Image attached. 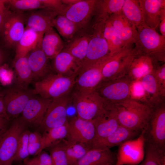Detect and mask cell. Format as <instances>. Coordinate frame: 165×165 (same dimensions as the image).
Masks as SVG:
<instances>
[{"label": "cell", "instance_id": "6da1fadb", "mask_svg": "<svg viewBox=\"0 0 165 165\" xmlns=\"http://www.w3.org/2000/svg\"><path fill=\"white\" fill-rule=\"evenodd\" d=\"M106 110L113 112L120 125L141 133L150 118L153 109L130 98Z\"/></svg>", "mask_w": 165, "mask_h": 165}, {"label": "cell", "instance_id": "7a4b0ae2", "mask_svg": "<svg viewBox=\"0 0 165 165\" xmlns=\"http://www.w3.org/2000/svg\"><path fill=\"white\" fill-rule=\"evenodd\" d=\"M106 20L94 18L92 21L90 28L86 31L89 37L87 52L80 69L89 67L111 56L108 44L104 35Z\"/></svg>", "mask_w": 165, "mask_h": 165}, {"label": "cell", "instance_id": "3957f363", "mask_svg": "<svg viewBox=\"0 0 165 165\" xmlns=\"http://www.w3.org/2000/svg\"><path fill=\"white\" fill-rule=\"evenodd\" d=\"M134 47L139 54L149 56L158 62H165V36L145 24L137 28Z\"/></svg>", "mask_w": 165, "mask_h": 165}, {"label": "cell", "instance_id": "277c9868", "mask_svg": "<svg viewBox=\"0 0 165 165\" xmlns=\"http://www.w3.org/2000/svg\"><path fill=\"white\" fill-rule=\"evenodd\" d=\"M77 76H66L52 72L35 82L34 92L46 99L59 97L71 92Z\"/></svg>", "mask_w": 165, "mask_h": 165}, {"label": "cell", "instance_id": "5b68a950", "mask_svg": "<svg viewBox=\"0 0 165 165\" xmlns=\"http://www.w3.org/2000/svg\"><path fill=\"white\" fill-rule=\"evenodd\" d=\"M145 145L165 152V102L153 108L150 118L141 132Z\"/></svg>", "mask_w": 165, "mask_h": 165}, {"label": "cell", "instance_id": "8992f818", "mask_svg": "<svg viewBox=\"0 0 165 165\" xmlns=\"http://www.w3.org/2000/svg\"><path fill=\"white\" fill-rule=\"evenodd\" d=\"M77 116L93 120L106 110L102 98L95 91L84 92L76 90L71 95Z\"/></svg>", "mask_w": 165, "mask_h": 165}, {"label": "cell", "instance_id": "52a82bcc", "mask_svg": "<svg viewBox=\"0 0 165 165\" xmlns=\"http://www.w3.org/2000/svg\"><path fill=\"white\" fill-rule=\"evenodd\" d=\"M133 81L127 75L115 80L102 82L95 91L103 99L106 109L131 98Z\"/></svg>", "mask_w": 165, "mask_h": 165}, {"label": "cell", "instance_id": "ba28073f", "mask_svg": "<svg viewBox=\"0 0 165 165\" xmlns=\"http://www.w3.org/2000/svg\"><path fill=\"white\" fill-rule=\"evenodd\" d=\"M137 54V50L133 45L124 47L111 57L102 67V82L115 80L127 75Z\"/></svg>", "mask_w": 165, "mask_h": 165}, {"label": "cell", "instance_id": "9c48e42d", "mask_svg": "<svg viewBox=\"0 0 165 165\" xmlns=\"http://www.w3.org/2000/svg\"><path fill=\"white\" fill-rule=\"evenodd\" d=\"M28 126L21 117L16 118L0 135V162L2 165H12L20 136Z\"/></svg>", "mask_w": 165, "mask_h": 165}, {"label": "cell", "instance_id": "30bf717a", "mask_svg": "<svg viewBox=\"0 0 165 165\" xmlns=\"http://www.w3.org/2000/svg\"><path fill=\"white\" fill-rule=\"evenodd\" d=\"M97 2V0H80L72 5L63 4L57 13L74 23L79 31L85 30L94 16Z\"/></svg>", "mask_w": 165, "mask_h": 165}, {"label": "cell", "instance_id": "8fae6325", "mask_svg": "<svg viewBox=\"0 0 165 165\" xmlns=\"http://www.w3.org/2000/svg\"><path fill=\"white\" fill-rule=\"evenodd\" d=\"M71 93L52 99L39 126L40 130L44 132L67 123V111L71 99Z\"/></svg>", "mask_w": 165, "mask_h": 165}, {"label": "cell", "instance_id": "7c38bea8", "mask_svg": "<svg viewBox=\"0 0 165 165\" xmlns=\"http://www.w3.org/2000/svg\"><path fill=\"white\" fill-rule=\"evenodd\" d=\"M33 90L24 89L15 85L9 88L3 97L7 114L16 118L21 113L29 100L35 96Z\"/></svg>", "mask_w": 165, "mask_h": 165}, {"label": "cell", "instance_id": "4fadbf2b", "mask_svg": "<svg viewBox=\"0 0 165 165\" xmlns=\"http://www.w3.org/2000/svg\"><path fill=\"white\" fill-rule=\"evenodd\" d=\"M25 25L23 12L9 10L0 34L6 46L16 47L24 31Z\"/></svg>", "mask_w": 165, "mask_h": 165}, {"label": "cell", "instance_id": "5bb4252c", "mask_svg": "<svg viewBox=\"0 0 165 165\" xmlns=\"http://www.w3.org/2000/svg\"><path fill=\"white\" fill-rule=\"evenodd\" d=\"M111 57L80 69L75 79L74 86L75 90L84 92L95 91L102 82V67Z\"/></svg>", "mask_w": 165, "mask_h": 165}, {"label": "cell", "instance_id": "9a60e30c", "mask_svg": "<svg viewBox=\"0 0 165 165\" xmlns=\"http://www.w3.org/2000/svg\"><path fill=\"white\" fill-rule=\"evenodd\" d=\"M68 123L67 140L88 144L91 146L96 136L95 127L93 121L84 119L77 116L68 119Z\"/></svg>", "mask_w": 165, "mask_h": 165}, {"label": "cell", "instance_id": "2e32d148", "mask_svg": "<svg viewBox=\"0 0 165 165\" xmlns=\"http://www.w3.org/2000/svg\"><path fill=\"white\" fill-rule=\"evenodd\" d=\"M52 99L36 95L30 99L22 113V119L28 126H39Z\"/></svg>", "mask_w": 165, "mask_h": 165}, {"label": "cell", "instance_id": "e0dca14e", "mask_svg": "<svg viewBox=\"0 0 165 165\" xmlns=\"http://www.w3.org/2000/svg\"><path fill=\"white\" fill-rule=\"evenodd\" d=\"M57 15L56 10L48 9L32 12L25 15V28L31 29L43 37L47 30L53 28V21Z\"/></svg>", "mask_w": 165, "mask_h": 165}, {"label": "cell", "instance_id": "ac0fdd59", "mask_svg": "<svg viewBox=\"0 0 165 165\" xmlns=\"http://www.w3.org/2000/svg\"><path fill=\"white\" fill-rule=\"evenodd\" d=\"M32 74V82H35L53 71L49 59L38 45L27 55Z\"/></svg>", "mask_w": 165, "mask_h": 165}, {"label": "cell", "instance_id": "d6986e66", "mask_svg": "<svg viewBox=\"0 0 165 165\" xmlns=\"http://www.w3.org/2000/svg\"><path fill=\"white\" fill-rule=\"evenodd\" d=\"M109 19L125 47L135 44L138 35L137 28L121 13L111 16Z\"/></svg>", "mask_w": 165, "mask_h": 165}, {"label": "cell", "instance_id": "ffe728a7", "mask_svg": "<svg viewBox=\"0 0 165 165\" xmlns=\"http://www.w3.org/2000/svg\"><path fill=\"white\" fill-rule=\"evenodd\" d=\"M145 23L156 30L159 28L162 12L165 9V0H139Z\"/></svg>", "mask_w": 165, "mask_h": 165}, {"label": "cell", "instance_id": "44dd1931", "mask_svg": "<svg viewBox=\"0 0 165 165\" xmlns=\"http://www.w3.org/2000/svg\"><path fill=\"white\" fill-rule=\"evenodd\" d=\"M159 63L148 56L138 53L133 60L128 75L133 81L140 80L145 75L154 72Z\"/></svg>", "mask_w": 165, "mask_h": 165}, {"label": "cell", "instance_id": "7402d4cb", "mask_svg": "<svg viewBox=\"0 0 165 165\" xmlns=\"http://www.w3.org/2000/svg\"><path fill=\"white\" fill-rule=\"evenodd\" d=\"M53 60L51 66L53 71L63 76L77 75L81 67L72 55L63 50Z\"/></svg>", "mask_w": 165, "mask_h": 165}, {"label": "cell", "instance_id": "603a6c76", "mask_svg": "<svg viewBox=\"0 0 165 165\" xmlns=\"http://www.w3.org/2000/svg\"><path fill=\"white\" fill-rule=\"evenodd\" d=\"M141 133L120 125L114 132L109 136L92 142L91 147L110 149L111 147L120 145L135 138Z\"/></svg>", "mask_w": 165, "mask_h": 165}, {"label": "cell", "instance_id": "cb8c5ba5", "mask_svg": "<svg viewBox=\"0 0 165 165\" xmlns=\"http://www.w3.org/2000/svg\"><path fill=\"white\" fill-rule=\"evenodd\" d=\"M116 159L110 148H91L74 165H116Z\"/></svg>", "mask_w": 165, "mask_h": 165}, {"label": "cell", "instance_id": "d4e9b609", "mask_svg": "<svg viewBox=\"0 0 165 165\" xmlns=\"http://www.w3.org/2000/svg\"><path fill=\"white\" fill-rule=\"evenodd\" d=\"M93 121L95 126L96 136L92 142L109 136L120 125L113 112L109 110L106 109Z\"/></svg>", "mask_w": 165, "mask_h": 165}, {"label": "cell", "instance_id": "484cf974", "mask_svg": "<svg viewBox=\"0 0 165 165\" xmlns=\"http://www.w3.org/2000/svg\"><path fill=\"white\" fill-rule=\"evenodd\" d=\"M139 81L145 93L146 105L153 109L165 101V98L161 93L154 72L145 75Z\"/></svg>", "mask_w": 165, "mask_h": 165}, {"label": "cell", "instance_id": "4316f807", "mask_svg": "<svg viewBox=\"0 0 165 165\" xmlns=\"http://www.w3.org/2000/svg\"><path fill=\"white\" fill-rule=\"evenodd\" d=\"M64 44L53 28L44 34L41 43V48L49 59H53L64 49Z\"/></svg>", "mask_w": 165, "mask_h": 165}, {"label": "cell", "instance_id": "83f0119b", "mask_svg": "<svg viewBox=\"0 0 165 165\" xmlns=\"http://www.w3.org/2000/svg\"><path fill=\"white\" fill-rule=\"evenodd\" d=\"M85 33L74 36L63 49L72 55L81 66L86 56L89 40L87 32Z\"/></svg>", "mask_w": 165, "mask_h": 165}, {"label": "cell", "instance_id": "f1b7e54d", "mask_svg": "<svg viewBox=\"0 0 165 165\" xmlns=\"http://www.w3.org/2000/svg\"><path fill=\"white\" fill-rule=\"evenodd\" d=\"M43 37L34 30L25 28L16 46V57L26 56L38 45H41Z\"/></svg>", "mask_w": 165, "mask_h": 165}, {"label": "cell", "instance_id": "f546056e", "mask_svg": "<svg viewBox=\"0 0 165 165\" xmlns=\"http://www.w3.org/2000/svg\"><path fill=\"white\" fill-rule=\"evenodd\" d=\"M13 67L16 75L15 85L24 89H28L32 82V74L28 56L16 57Z\"/></svg>", "mask_w": 165, "mask_h": 165}, {"label": "cell", "instance_id": "4dcf8cb0", "mask_svg": "<svg viewBox=\"0 0 165 165\" xmlns=\"http://www.w3.org/2000/svg\"><path fill=\"white\" fill-rule=\"evenodd\" d=\"M125 0H97L94 16L106 20L111 16L121 13Z\"/></svg>", "mask_w": 165, "mask_h": 165}, {"label": "cell", "instance_id": "1f68e13d", "mask_svg": "<svg viewBox=\"0 0 165 165\" xmlns=\"http://www.w3.org/2000/svg\"><path fill=\"white\" fill-rule=\"evenodd\" d=\"M121 13L136 28L145 24L139 0H125Z\"/></svg>", "mask_w": 165, "mask_h": 165}, {"label": "cell", "instance_id": "d6a6232c", "mask_svg": "<svg viewBox=\"0 0 165 165\" xmlns=\"http://www.w3.org/2000/svg\"><path fill=\"white\" fill-rule=\"evenodd\" d=\"M68 129V121L63 126L53 128L44 132L42 135L41 147L38 154L44 149L48 148L66 138Z\"/></svg>", "mask_w": 165, "mask_h": 165}, {"label": "cell", "instance_id": "836d02e7", "mask_svg": "<svg viewBox=\"0 0 165 165\" xmlns=\"http://www.w3.org/2000/svg\"><path fill=\"white\" fill-rule=\"evenodd\" d=\"M69 165H74L91 148L90 145L63 140Z\"/></svg>", "mask_w": 165, "mask_h": 165}, {"label": "cell", "instance_id": "e575fe53", "mask_svg": "<svg viewBox=\"0 0 165 165\" xmlns=\"http://www.w3.org/2000/svg\"><path fill=\"white\" fill-rule=\"evenodd\" d=\"M53 27L55 28L59 34L65 39L70 40L79 31L76 25L64 16L58 14L53 22Z\"/></svg>", "mask_w": 165, "mask_h": 165}, {"label": "cell", "instance_id": "d590c367", "mask_svg": "<svg viewBox=\"0 0 165 165\" xmlns=\"http://www.w3.org/2000/svg\"><path fill=\"white\" fill-rule=\"evenodd\" d=\"M104 35L108 44L111 56H113L126 47L124 46L115 31L109 18L105 22Z\"/></svg>", "mask_w": 165, "mask_h": 165}, {"label": "cell", "instance_id": "8d00e7d4", "mask_svg": "<svg viewBox=\"0 0 165 165\" xmlns=\"http://www.w3.org/2000/svg\"><path fill=\"white\" fill-rule=\"evenodd\" d=\"M6 2L16 11L46 9L44 0H6Z\"/></svg>", "mask_w": 165, "mask_h": 165}, {"label": "cell", "instance_id": "74e56055", "mask_svg": "<svg viewBox=\"0 0 165 165\" xmlns=\"http://www.w3.org/2000/svg\"><path fill=\"white\" fill-rule=\"evenodd\" d=\"M63 140L48 148L53 165H69Z\"/></svg>", "mask_w": 165, "mask_h": 165}, {"label": "cell", "instance_id": "f35d334b", "mask_svg": "<svg viewBox=\"0 0 165 165\" xmlns=\"http://www.w3.org/2000/svg\"><path fill=\"white\" fill-rule=\"evenodd\" d=\"M30 132L26 129L20 135L13 161L19 162L24 160L29 156L28 142V136Z\"/></svg>", "mask_w": 165, "mask_h": 165}, {"label": "cell", "instance_id": "ab89813d", "mask_svg": "<svg viewBox=\"0 0 165 165\" xmlns=\"http://www.w3.org/2000/svg\"><path fill=\"white\" fill-rule=\"evenodd\" d=\"M145 148V156L138 165H165V155Z\"/></svg>", "mask_w": 165, "mask_h": 165}, {"label": "cell", "instance_id": "60d3db41", "mask_svg": "<svg viewBox=\"0 0 165 165\" xmlns=\"http://www.w3.org/2000/svg\"><path fill=\"white\" fill-rule=\"evenodd\" d=\"M42 139V135L38 132H30L28 142L29 155H37L38 154L41 147Z\"/></svg>", "mask_w": 165, "mask_h": 165}, {"label": "cell", "instance_id": "b9f144b4", "mask_svg": "<svg viewBox=\"0 0 165 165\" xmlns=\"http://www.w3.org/2000/svg\"><path fill=\"white\" fill-rule=\"evenodd\" d=\"M131 98L146 105L145 93L139 80L132 82L131 88Z\"/></svg>", "mask_w": 165, "mask_h": 165}, {"label": "cell", "instance_id": "7bdbcfd3", "mask_svg": "<svg viewBox=\"0 0 165 165\" xmlns=\"http://www.w3.org/2000/svg\"><path fill=\"white\" fill-rule=\"evenodd\" d=\"M154 75L162 96L165 98V63L159 65Z\"/></svg>", "mask_w": 165, "mask_h": 165}, {"label": "cell", "instance_id": "ee69618b", "mask_svg": "<svg viewBox=\"0 0 165 165\" xmlns=\"http://www.w3.org/2000/svg\"><path fill=\"white\" fill-rule=\"evenodd\" d=\"M29 160L36 165H53L50 154L42 151L37 156Z\"/></svg>", "mask_w": 165, "mask_h": 165}, {"label": "cell", "instance_id": "f6af8a7d", "mask_svg": "<svg viewBox=\"0 0 165 165\" xmlns=\"http://www.w3.org/2000/svg\"><path fill=\"white\" fill-rule=\"evenodd\" d=\"M6 5V1L0 0V34L9 11Z\"/></svg>", "mask_w": 165, "mask_h": 165}, {"label": "cell", "instance_id": "bcb514c9", "mask_svg": "<svg viewBox=\"0 0 165 165\" xmlns=\"http://www.w3.org/2000/svg\"><path fill=\"white\" fill-rule=\"evenodd\" d=\"M160 18L159 27L161 35L165 36V9L162 12Z\"/></svg>", "mask_w": 165, "mask_h": 165}, {"label": "cell", "instance_id": "7dc6e473", "mask_svg": "<svg viewBox=\"0 0 165 165\" xmlns=\"http://www.w3.org/2000/svg\"><path fill=\"white\" fill-rule=\"evenodd\" d=\"M0 116L9 121L10 118L7 114L3 100V97L0 96Z\"/></svg>", "mask_w": 165, "mask_h": 165}, {"label": "cell", "instance_id": "c3c4849f", "mask_svg": "<svg viewBox=\"0 0 165 165\" xmlns=\"http://www.w3.org/2000/svg\"><path fill=\"white\" fill-rule=\"evenodd\" d=\"M8 121L6 119L0 116V130H3L7 129Z\"/></svg>", "mask_w": 165, "mask_h": 165}, {"label": "cell", "instance_id": "681fc988", "mask_svg": "<svg viewBox=\"0 0 165 165\" xmlns=\"http://www.w3.org/2000/svg\"><path fill=\"white\" fill-rule=\"evenodd\" d=\"M6 56L3 50L0 48V68L4 61Z\"/></svg>", "mask_w": 165, "mask_h": 165}, {"label": "cell", "instance_id": "f907efd6", "mask_svg": "<svg viewBox=\"0 0 165 165\" xmlns=\"http://www.w3.org/2000/svg\"><path fill=\"white\" fill-rule=\"evenodd\" d=\"M63 4L70 5L75 4L79 2L80 0H61Z\"/></svg>", "mask_w": 165, "mask_h": 165}, {"label": "cell", "instance_id": "816d5d0a", "mask_svg": "<svg viewBox=\"0 0 165 165\" xmlns=\"http://www.w3.org/2000/svg\"><path fill=\"white\" fill-rule=\"evenodd\" d=\"M25 165H36L31 162L27 158L24 160Z\"/></svg>", "mask_w": 165, "mask_h": 165}, {"label": "cell", "instance_id": "f5cc1de1", "mask_svg": "<svg viewBox=\"0 0 165 165\" xmlns=\"http://www.w3.org/2000/svg\"><path fill=\"white\" fill-rule=\"evenodd\" d=\"M6 130H0V135L1 134H2L4 131Z\"/></svg>", "mask_w": 165, "mask_h": 165}, {"label": "cell", "instance_id": "db71d44e", "mask_svg": "<svg viewBox=\"0 0 165 165\" xmlns=\"http://www.w3.org/2000/svg\"><path fill=\"white\" fill-rule=\"evenodd\" d=\"M107 165H115L113 164H108Z\"/></svg>", "mask_w": 165, "mask_h": 165}, {"label": "cell", "instance_id": "11a10c76", "mask_svg": "<svg viewBox=\"0 0 165 165\" xmlns=\"http://www.w3.org/2000/svg\"><path fill=\"white\" fill-rule=\"evenodd\" d=\"M0 165H2L1 163L0 162Z\"/></svg>", "mask_w": 165, "mask_h": 165}, {"label": "cell", "instance_id": "9f6ffc18", "mask_svg": "<svg viewBox=\"0 0 165 165\" xmlns=\"http://www.w3.org/2000/svg\"></svg>", "mask_w": 165, "mask_h": 165}]
</instances>
